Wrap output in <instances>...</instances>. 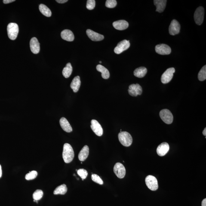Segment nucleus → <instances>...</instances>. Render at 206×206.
Returning a JSON list of instances; mask_svg holds the SVG:
<instances>
[{
  "instance_id": "obj_1",
  "label": "nucleus",
  "mask_w": 206,
  "mask_h": 206,
  "mask_svg": "<svg viewBox=\"0 0 206 206\" xmlns=\"http://www.w3.org/2000/svg\"><path fill=\"white\" fill-rule=\"evenodd\" d=\"M75 156L73 149L69 144L66 143L63 146L62 157L65 162L66 164L72 162Z\"/></svg>"
},
{
  "instance_id": "obj_2",
  "label": "nucleus",
  "mask_w": 206,
  "mask_h": 206,
  "mask_svg": "<svg viewBox=\"0 0 206 206\" xmlns=\"http://www.w3.org/2000/svg\"><path fill=\"white\" fill-rule=\"evenodd\" d=\"M118 137L120 143L124 146L129 147L132 144L133 138L127 132H121L118 134Z\"/></svg>"
},
{
  "instance_id": "obj_3",
  "label": "nucleus",
  "mask_w": 206,
  "mask_h": 206,
  "mask_svg": "<svg viewBox=\"0 0 206 206\" xmlns=\"http://www.w3.org/2000/svg\"><path fill=\"white\" fill-rule=\"evenodd\" d=\"M7 34L8 38L12 40L17 38L19 32V27L17 23H10L7 27Z\"/></svg>"
},
{
  "instance_id": "obj_4",
  "label": "nucleus",
  "mask_w": 206,
  "mask_h": 206,
  "mask_svg": "<svg viewBox=\"0 0 206 206\" xmlns=\"http://www.w3.org/2000/svg\"><path fill=\"white\" fill-rule=\"evenodd\" d=\"M160 116L164 122L167 124H171L173 120V116L171 112L167 109H163L160 112Z\"/></svg>"
},
{
  "instance_id": "obj_5",
  "label": "nucleus",
  "mask_w": 206,
  "mask_h": 206,
  "mask_svg": "<svg viewBox=\"0 0 206 206\" xmlns=\"http://www.w3.org/2000/svg\"><path fill=\"white\" fill-rule=\"evenodd\" d=\"M146 184L151 190L156 191L158 187L157 180L156 177L152 175L147 176L145 179Z\"/></svg>"
},
{
  "instance_id": "obj_6",
  "label": "nucleus",
  "mask_w": 206,
  "mask_h": 206,
  "mask_svg": "<svg viewBox=\"0 0 206 206\" xmlns=\"http://www.w3.org/2000/svg\"><path fill=\"white\" fill-rule=\"evenodd\" d=\"M175 72L174 68H170L167 69L162 74L161 77V81L163 84H167L169 83L172 79L173 74Z\"/></svg>"
},
{
  "instance_id": "obj_7",
  "label": "nucleus",
  "mask_w": 206,
  "mask_h": 206,
  "mask_svg": "<svg viewBox=\"0 0 206 206\" xmlns=\"http://www.w3.org/2000/svg\"><path fill=\"white\" fill-rule=\"evenodd\" d=\"M204 9L202 7L197 8L194 15L195 22L197 25H200L202 23L204 20Z\"/></svg>"
},
{
  "instance_id": "obj_8",
  "label": "nucleus",
  "mask_w": 206,
  "mask_h": 206,
  "mask_svg": "<svg viewBox=\"0 0 206 206\" xmlns=\"http://www.w3.org/2000/svg\"><path fill=\"white\" fill-rule=\"evenodd\" d=\"M130 46V41L124 40L118 43L117 45L114 49V52L116 54H120L129 48Z\"/></svg>"
},
{
  "instance_id": "obj_9",
  "label": "nucleus",
  "mask_w": 206,
  "mask_h": 206,
  "mask_svg": "<svg viewBox=\"0 0 206 206\" xmlns=\"http://www.w3.org/2000/svg\"><path fill=\"white\" fill-rule=\"evenodd\" d=\"M128 91L130 95L133 97H136L138 95H141L143 89L138 84H132L129 87Z\"/></svg>"
},
{
  "instance_id": "obj_10",
  "label": "nucleus",
  "mask_w": 206,
  "mask_h": 206,
  "mask_svg": "<svg viewBox=\"0 0 206 206\" xmlns=\"http://www.w3.org/2000/svg\"><path fill=\"white\" fill-rule=\"evenodd\" d=\"M113 171L117 177L122 179L126 174V169L123 164L120 163H117L115 164L113 168Z\"/></svg>"
},
{
  "instance_id": "obj_11",
  "label": "nucleus",
  "mask_w": 206,
  "mask_h": 206,
  "mask_svg": "<svg viewBox=\"0 0 206 206\" xmlns=\"http://www.w3.org/2000/svg\"><path fill=\"white\" fill-rule=\"evenodd\" d=\"M155 51L157 54L161 55H167L171 53V48L165 44H160L157 45L155 47Z\"/></svg>"
},
{
  "instance_id": "obj_12",
  "label": "nucleus",
  "mask_w": 206,
  "mask_h": 206,
  "mask_svg": "<svg viewBox=\"0 0 206 206\" xmlns=\"http://www.w3.org/2000/svg\"><path fill=\"white\" fill-rule=\"evenodd\" d=\"M181 26L177 21L173 20L172 21L169 28L170 35H174L179 34L180 32Z\"/></svg>"
},
{
  "instance_id": "obj_13",
  "label": "nucleus",
  "mask_w": 206,
  "mask_h": 206,
  "mask_svg": "<svg viewBox=\"0 0 206 206\" xmlns=\"http://www.w3.org/2000/svg\"><path fill=\"white\" fill-rule=\"evenodd\" d=\"M91 128L96 135L102 136L103 134V130L99 123L95 120H92L91 121Z\"/></svg>"
},
{
  "instance_id": "obj_14",
  "label": "nucleus",
  "mask_w": 206,
  "mask_h": 206,
  "mask_svg": "<svg viewBox=\"0 0 206 206\" xmlns=\"http://www.w3.org/2000/svg\"><path fill=\"white\" fill-rule=\"evenodd\" d=\"M86 34L89 38L93 41H99L104 39V37L103 35L94 32L91 29H87Z\"/></svg>"
},
{
  "instance_id": "obj_15",
  "label": "nucleus",
  "mask_w": 206,
  "mask_h": 206,
  "mask_svg": "<svg viewBox=\"0 0 206 206\" xmlns=\"http://www.w3.org/2000/svg\"><path fill=\"white\" fill-rule=\"evenodd\" d=\"M170 149V146L167 143H163L161 144L158 147L157 149V152L160 156H164L168 152Z\"/></svg>"
},
{
  "instance_id": "obj_16",
  "label": "nucleus",
  "mask_w": 206,
  "mask_h": 206,
  "mask_svg": "<svg viewBox=\"0 0 206 206\" xmlns=\"http://www.w3.org/2000/svg\"><path fill=\"white\" fill-rule=\"evenodd\" d=\"M30 47L31 51L34 54H38L40 51V44L38 39L34 37L30 41Z\"/></svg>"
},
{
  "instance_id": "obj_17",
  "label": "nucleus",
  "mask_w": 206,
  "mask_h": 206,
  "mask_svg": "<svg viewBox=\"0 0 206 206\" xmlns=\"http://www.w3.org/2000/svg\"><path fill=\"white\" fill-rule=\"evenodd\" d=\"M113 26L118 30H123L127 29L129 26L128 22L124 20H120L113 23Z\"/></svg>"
},
{
  "instance_id": "obj_18",
  "label": "nucleus",
  "mask_w": 206,
  "mask_h": 206,
  "mask_svg": "<svg viewBox=\"0 0 206 206\" xmlns=\"http://www.w3.org/2000/svg\"><path fill=\"white\" fill-rule=\"evenodd\" d=\"M61 36L63 39L69 42L73 41L75 38L73 33L69 29H65L62 31L61 33Z\"/></svg>"
},
{
  "instance_id": "obj_19",
  "label": "nucleus",
  "mask_w": 206,
  "mask_h": 206,
  "mask_svg": "<svg viewBox=\"0 0 206 206\" xmlns=\"http://www.w3.org/2000/svg\"><path fill=\"white\" fill-rule=\"evenodd\" d=\"M60 124L61 127L64 131L67 133H70L73 131L72 127L69 123V121L66 118L62 117L60 120Z\"/></svg>"
},
{
  "instance_id": "obj_20",
  "label": "nucleus",
  "mask_w": 206,
  "mask_h": 206,
  "mask_svg": "<svg viewBox=\"0 0 206 206\" xmlns=\"http://www.w3.org/2000/svg\"><path fill=\"white\" fill-rule=\"evenodd\" d=\"M154 4L156 7V11L161 13L165 9L167 1L166 0H154Z\"/></svg>"
},
{
  "instance_id": "obj_21",
  "label": "nucleus",
  "mask_w": 206,
  "mask_h": 206,
  "mask_svg": "<svg viewBox=\"0 0 206 206\" xmlns=\"http://www.w3.org/2000/svg\"><path fill=\"white\" fill-rule=\"evenodd\" d=\"M81 81L79 76H76L74 78L70 84L71 88L73 90L74 93H77L79 91L80 87Z\"/></svg>"
},
{
  "instance_id": "obj_22",
  "label": "nucleus",
  "mask_w": 206,
  "mask_h": 206,
  "mask_svg": "<svg viewBox=\"0 0 206 206\" xmlns=\"http://www.w3.org/2000/svg\"><path fill=\"white\" fill-rule=\"evenodd\" d=\"M89 154V148L88 146L86 145L81 150L78 155V158L80 161H85L88 157Z\"/></svg>"
},
{
  "instance_id": "obj_23",
  "label": "nucleus",
  "mask_w": 206,
  "mask_h": 206,
  "mask_svg": "<svg viewBox=\"0 0 206 206\" xmlns=\"http://www.w3.org/2000/svg\"><path fill=\"white\" fill-rule=\"evenodd\" d=\"M96 69L98 72L101 73L103 79H108L109 78L110 75L109 71L104 66L101 65H98L96 66Z\"/></svg>"
},
{
  "instance_id": "obj_24",
  "label": "nucleus",
  "mask_w": 206,
  "mask_h": 206,
  "mask_svg": "<svg viewBox=\"0 0 206 206\" xmlns=\"http://www.w3.org/2000/svg\"><path fill=\"white\" fill-rule=\"evenodd\" d=\"M147 69L145 67H140L136 69L134 71V74L135 76L139 78H143L147 73Z\"/></svg>"
},
{
  "instance_id": "obj_25",
  "label": "nucleus",
  "mask_w": 206,
  "mask_h": 206,
  "mask_svg": "<svg viewBox=\"0 0 206 206\" xmlns=\"http://www.w3.org/2000/svg\"><path fill=\"white\" fill-rule=\"evenodd\" d=\"M73 71V68L70 63L66 65V67L63 69L62 74L63 76L66 78H69L72 74Z\"/></svg>"
},
{
  "instance_id": "obj_26",
  "label": "nucleus",
  "mask_w": 206,
  "mask_h": 206,
  "mask_svg": "<svg viewBox=\"0 0 206 206\" xmlns=\"http://www.w3.org/2000/svg\"><path fill=\"white\" fill-rule=\"evenodd\" d=\"M67 187L66 184H63L57 187L54 191V195H64L67 192Z\"/></svg>"
},
{
  "instance_id": "obj_27",
  "label": "nucleus",
  "mask_w": 206,
  "mask_h": 206,
  "mask_svg": "<svg viewBox=\"0 0 206 206\" xmlns=\"http://www.w3.org/2000/svg\"><path fill=\"white\" fill-rule=\"evenodd\" d=\"M39 10L46 17H51L52 15L51 10L44 4H41L39 5Z\"/></svg>"
},
{
  "instance_id": "obj_28",
  "label": "nucleus",
  "mask_w": 206,
  "mask_h": 206,
  "mask_svg": "<svg viewBox=\"0 0 206 206\" xmlns=\"http://www.w3.org/2000/svg\"><path fill=\"white\" fill-rule=\"evenodd\" d=\"M198 79L200 81H204L206 79V66H203L198 74Z\"/></svg>"
},
{
  "instance_id": "obj_29",
  "label": "nucleus",
  "mask_w": 206,
  "mask_h": 206,
  "mask_svg": "<svg viewBox=\"0 0 206 206\" xmlns=\"http://www.w3.org/2000/svg\"><path fill=\"white\" fill-rule=\"evenodd\" d=\"M43 195V192L41 190H37L33 194V198L35 201H38L40 200Z\"/></svg>"
},
{
  "instance_id": "obj_30",
  "label": "nucleus",
  "mask_w": 206,
  "mask_h": 206,
  "mask_svg": "<svg viewBox=\"0 0 206 206\" xmlns=\"http://www.w3.org/2000/svg\"><path fill=\"white\" fill-rule=\"evenodd\" d=\"M38 175V173L35 171H32L30 172L25 176V179L27 180H32L35 179Z\"/></svg>"
},
{
  "instance_id": "obj_31",
  "label": "nucleus",
  "mask_w": 206,
  "mask_h": 206,
  "mask_svg": "<svg viewBox=\"0 0 206 206\" xmlns=\"http://www.w3.org/2000/svg\"><path fill=\"white\" fill-rule=\"evenodd\" d=\"M77 173L78 175L82 178L83 181L84 179H86L87 175H88V173L87 171L84 169H80L77 171Z\"/></svg>"
},
{
  "instance_id": "obj_32",
  "label": "nucleus",
  "mask_w": 206,
  "mask_h": 206,
  "mask_svg": "<svg viewBox=\"0 0 206 206\" xmlns=\"http://www.w3.org/2000/svg\"><path fill=\"white\" fill-rule=\"evenodd\" d=\"M91 178L93 181L95 182L96 183L99 184L100 185L103 184V182L102 179L98 175H97V174H93L92 175Z\"/></svg>"
},
{
  "instance_id": "obj_33",
  "label": "nucleus",
  "mask_w": 206,
  "mask_h": 206,
  "mask_svg": "<svg viewBox=\"0 0 206 206\" xmlns=\"http://www.w3.org/2000/svg\"><path fill=\"white\" fill-rule=\"evenodd\" d=\"M117 2L115 0H107L106 1V6L109 8H113L116 6Z\"/></svg>"
},
{
  "instance_id": "obj_34",
  "label": "nucleus",
  "mask_w": 206,
  "mask_h": 206,
  "mask_svg": "<svg viewBox=\"0 0 206 206\" xmlns=\"http://www.w3.org/2000/svg\"><path fill=\"white\" fill-rule=\"evenodd\" d=\"M96 5V1L95 0H88L87 1L86 8L88 10H93Z\"/></svg>"
},
{
  "instance_id": "obj_35",
  "label": "nucleus",
  "mask_w": 206,
  "mask_h": 206,
  "mask_svg": "<svg viewBox=\"0 0 206 206\" xmlns=\"http://www.w3.org/2000/svg\"><path fill=\"white\" fill-rule=\"evenodd\" d=\"M15 1V0H4L3 3L4 4H7L14 2Z\"/></svg>"
},
{
  "instance_id": "obj_36",
  "label": "nucleus",
  "mask_w": 206,
  "mask_h": 206,
  "mask_svg": "<svg viewBox=\"0 0 206 206\" xmlns=\"http://www.w3.org/2000/svg\"><path fill=\"white\" fill-rule=\"evenodd\" d=\"M56 2H57L59 3L63 4L68 2V0H56Z\"/></svg>"
},
{
  "instance_id": "obj_37",
  "label": "nucleus",
  "mask_w": 206,
  "mask_h": 206,
  "mask_svg": "<svg viewBox=\"0 0 206 206\" xmlns=\"http://www.w3.org/2000/svg\"><path fill=\"white\" fill-rule=\"evenodd\" d=\"M201 206H206V199L204 198L201 203Z\"/></svg>"
},
{
  "instance_id": "obj_38",
  "label": "nucleus",
  "mask_w": 206,
  "mask_h": 206,
  "mask_svg": "<svg viewBox=\"0 0 206 206\" xmlns=\"http://www.w3.org/2000/svg\"><path fill=\"white\" fill-rule=\"evenodd\" d=\"M203 134L204 136H206V128L204 129V131H203Z\"/></svg>"
},
{
  "instance_id": "obj_39",
  "label": "nucleus",
  "mask_w": 206,
  "mask_h": 206,
  "mask_svg": "<svg viewBox=\"0 0 206 206\" xmlns=\"http://www.w3.org/2000/svg\"><path fill=\"white\" fill-rule=\"evenodd\" d=\"M2 175V168H1V165H0V177H1Z\"/></svg>"
},
{
  "instance_id": "obj_40",
  "label": "nucleus",
  "mask_w": 206,
  "mask_h": 206,
  "mask_svg": "<svg viewBox=\"0 0 206 206\" xmlns=\"http://www.w3.org/2000/svg\"><path fill=\"white\" fill-rule=\"evenodd\" d=\"M99 63H102V62H101V61H100V62H99Z\"/></svg>"
},
{
  "instance_id": "obj_41",
  "label": "nucleus",
  "mask_w": 206,
  "mask_h": 206,
  "mask_svg": "<svg viewBox=\"0 0 206 206\" xmlns=\"http://www.w3.org/2000/svg\"><path fill=\"white\" fill-rule=\"evenodd\" d=\"M83 163L82 162H81V164H82Z\"/></svg>"
}]
</instances>
